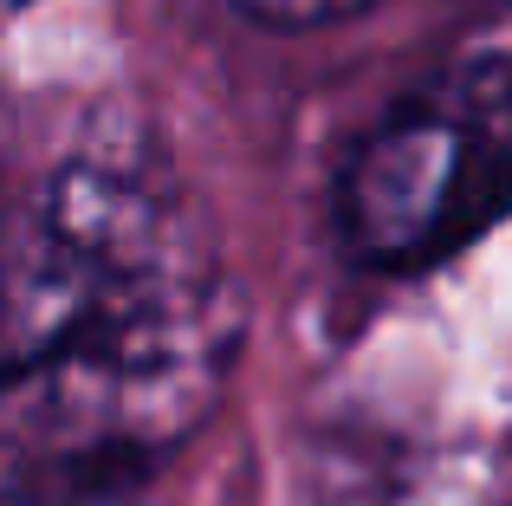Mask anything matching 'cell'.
Segmentation results:
<instances>
[{"label":"cell","instance_id":"1","mask_svg":"<svg viewBox=\"0 0 512 506\" xmlns=\"http://www.w3.org/2000/svg\"><path fill=\"white\" fill-rule=\"evenodd\" d=\"M247 305L169 150L91 117L0 208V506H111L214 416Z\"/></svg>","mask_w":512,"mask_h":506},{"label":"cell","instance_id":"2","mask_svg":"<svg viewBox=\"0 0 512 506\" xmlns=\"http://www.w3.org/2000/svg\"><path fill=\"white\" fill-rule=\"evenodd\" d=\"M512 215V104L441 72L402 98L350 150L331 228L338 247L370 273L428 266L487 241Z\"/></svg>","mask_w":512,"mask_h":506},{"label":"cell","instance_id":"3","mask_svg":"<svg viewBox=\"0 0 512 506\" xmlns=\"http://www.w3.org/2000/svg\"><path fill=\"white\" fill-rule=\"evenodd\" d=\"M441 72L467 78V85H480L487 98L512 104V0H487L480 7V20L467 26L461 52H454Z\"/></svg>","mask_w":512,"mask_h":506},{"label":"cell","instance_id":"4","mask_svg":"<svg viewBox=\"0 0 512 506\" xmlns=\"http://www.w3.org/2000/svg\"><path fill=\"white\" fill-rule=\"evenodd\" d=\"M221 7L247 26H266V33H318V26H344L383 0H221Z\"/></svg>","mask_w":512,"mask_h":506},{"label":"cell","instance_id":"5","mask_svg":"<svg viewBox=\"0 0 512 506\" xmlns=\"http://www.w3.org/2000/svg\"><path fill=\"white\" fill-rule=\"evenodd\" d=\"M26 7V0H0V13H20Z\"/></svg>","mask_w":512,"mask_h":506}]
</instances>
